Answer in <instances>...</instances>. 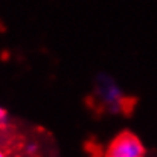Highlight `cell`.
I'll list each match as a JSON object with an SVG mask.
<instances>
[{
  "mask_svg": "<svg viewBox=\"0 0 157 157\" xmlns=\"http://www.w3.org/2000/svg\"><path fill=\"white\" fill-rule=\"evenodd\" d=\"M95 96L110 113H119L124 107V92L121 86L107 73H99L95 79Z\"/></svg>",
  "mask_w": 157,
  "mask_h": 157,
  "instance_id": "6da1fadb",
  "label": "cell"
},
{
  "mask_svg": "<svg viewBox=\"0 0 157 157\" xmlns=\"http://www.w3.org/2000/svg\"><path fill=\"white\" fill-rule=\"evenodd\" d=\"M145 148L137 136L131 133L119 134L108 147L105 157H144Z\"/></svg>",
  "mask_w": 157,
  "mask_h": 157,
  "instance_id": "7a4b0ae2",
  "label": "cell"
},
{
  "mask_svg": "<svg viewBox=\"0 0 157 157\" xmlns=\"http://www.w3.org/2000/svg\"><path fill=\"white\" fill-rule=\"evenodd\" d=\"M6 121H8V113H6V110L3 107H0V127L5 125Z\"/></svg>",
  "mask_w": 157,
  "mask_h": 157,
  "instance_id": "3957f363",
  "label": "cell"
},
{
  "mask_svg": "<svg viewBox=\"0 0 157 157\" xmlns=\"http://www.w3.org/2000/svg\"><path fill=\"white\" fill-rule=\"evenodd\" d=\"M0 157H5V154H3V153H2V151H0Z\"/></svg>",
  "mask_w": 157,
  "mask_h": 157,
  "instance_id": "277c9868",
  "label": "cell"
}]
</instances>
